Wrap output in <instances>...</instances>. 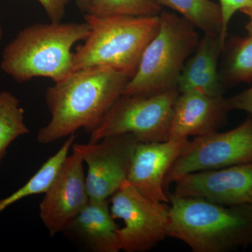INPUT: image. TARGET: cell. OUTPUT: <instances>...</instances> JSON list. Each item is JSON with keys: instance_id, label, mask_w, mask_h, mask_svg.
<instances>
[{"instance_id": "6da1fadb", "label": "cell", "mask_w": 252, "mask_h": 252, "mask_svg": "<svg viewBox=\"0 0 252 252\" xmlns=\"http://www.w3.org/2000/svg\"><path fill=\"white\" fill-rule=\"evenodd\" d=\"M130 77L107 67L85 68L55 83L46 92L51 120L38 131L39 143L48 144L84 128L91 134L122 95Z\"/></svg>"}, {"instance_id": "7a4b0ae2", "label": "cell", "mask_w": 252, "mask_h": 252, "mask_svg": "<svg viewBox=\"0 0 252 252\" xmlns=\"http://www.w3.org/2000/svg\"><path fill=\"white\" fill-rule=\"evenodd\" d=\"M167 236L193 252H225L252 245V205L225 206L170 194Z\"/></svg>"}, {"instance_id": "3957f363", "label": "cell", "mask_w": 252, "mask_h": 252, "mask_svg": "<svg viewBox=\"0 0 252 252\" xmlns=\"http://www.w3.org/2000/svg\"><path fill=\"white\" fill-rule=\"evenodd\" d=\"M90 32L86 21L31 25L3 50L0 67L17 82L36 77L59 82L73 72V46L85 40Z\"/></svg>"}, {"instance_id": "277c9868", "label": "cell", "mask_w": 252, "mask_h": 252, "mask_svg": "<svg viewBox=\"0 0 252 252\" xmlns=\"http://www.w3.org/2000/svg\"><path fill=\"white\" fill-rule=\"evenodd\" d=\"M91 32L76 49L73 72L94 67L113 68L132 78L142 54L157 34L160 17L84 14Z\"/></svg>"}, {"instance_id": "5b68a950", "label": "cell", "mask_w": 252, "mask_h": 252, "mask_svg": "<svg viewBox=\"0 0 252 252\" xmlns=\"http://www.w3.org/2000/svg\"><path fill=\"white\" fill-rule=\"evenodd\" d=\"M159 17L158 31L122 94H152L177 89L185 63L198 46V32L188 20L164 10Z\"/></svg>"}, {"instance_id": "8992f818", "label": "cell", "mask_w": 252, "mask_h": 252, "mask_svg": "<svg viewBox=\"0 0 252 252\" xmlns=\"http://www.w3.org/2000/svg\"><path fill=\"white\" fill-rule=\"evenodd\" d=\"M180 94L175 89L157 94H122L91 132L90 142L122 134H130L142 143L168 140Z\"/></svg>"}, {"instance_id": "52a82bcc", "label": "cell", "mask_w": 252, "mask_h": 252, "mask_svg": "<svg viewBox=\"0 0 252 252\" xmlns=\"http://www.w3.org/2000/svg\"><path fill=\"white\" fill-rule=\"evenodd\" d=\"M113 218L124 221L117 230L119 249L144 252L167 236L170 205L140 193L127 180L109 199Z\"/></svg>"}, {"instance_id": "ba28073f", "label": "cell", "mask_w": 252, "mask_h": 252, "mask_svg": "<svg viewBox=\"0 0 252 252\" xmlns=\"http://www.w3.org/2000/svg\"><path fill=\"white\" fill-rule=\"evenodd\" d=\"M252 162V118L225 132H211L189 140L164 180V189L194 172Z\"/></svg>"}, {"instance_id": "9c48e42d", "label": "cell", "mask_w": 252, "mask_h": 252, "mask_svg": "<svg viewBox=\"0 0 252 252\" xmlns=\"http://www.w3.org/2000/svg\"><path fill=\"white\" fill-rule=\"evenodd\" d=\"M138 141L130 134L108 136L97 142L74 144L88 167L86 189L91 200H106L127 175Z\"/></svg>"}, {"instance_id": "30bf717a", "label": "cell", "mask_w": 252, "mask_h": 252, "mask_svg": "<svg viewBox=\"0 0 252 252\" xmlns=\"http://www.w3.org/2000/svg\"><path fill=\"white\" fill-rule=\"evenodd\" d=\"M67 156L39 205V217L51 237L65 232L89 202L84 160L73 150Z\"/></svg>"}, {"instance_id": "8fae6325", "label": "cell", "mask_w": 252, "mask_h": 252, "mask_svg": "<svg viewBox=\"0 0 252 252\" xmlns=\"http://www.w3.org/2000/svg\"><path fill=\"white\" fill-rule=\"evenodd\" d=\"M172 195L225 205H252V162L189 174L176 180Z\"/></svg>"}, {"instance_id": "7c38bea8", "label": "cell", "mask_w": 252, "mask_h": 252, "mask_svg": "<svg viewBox=\"0 0 252 252\" xmlns=\"http://www.w3.org/2000/svg\"><path fill=\"white\" fill-rule=\"evenodd\" d=\"M189 142V139H185L153 143L138 142L127 180L147 198L170 203L164 189V180Z\"/></svg>"}, {"instance_id": "4fadbf2b", "label": "cell", "mask_w": 252, "mask_h": 252, "mask_svg": "<svg viewBox=\"0 0 252 252\" xmlns=\"http://www.w3.org/2000/svg\"><path fill=\"white\" fill-rule=\"evenodd\" d=\"M228 109L225 99L196 91L182 93L176 101L169 140H181L217 131Z\"/></svg>"}, {"instance_id": "5bb4252c", "label": "cell", "mask_w": 252, "mask_h": 252, "mask_svg": "<svg viewBox=\"0 0 252 252\" xmlns=\"http://www.w3.org/2000/svg\"><path fill=\"white\" fill-rule=\"evenodd\" d=\"M224 44L220 36L205 34L181 73L177 87L180 94L196 91L213 97L222 96L218 61Z\"/></svg>"}, {"instance_id": "9a60e30c", "label": "cell", "mask_w": 252, "mask_h": 252, "mask_svg": "<svg viewBox=\"0 0 252 252\" xmlns=\"http://www.w3.org/2000/svg\"><path fill=\"white\" fill-rule=\"evenodd\" d=\"M109 208V200H91L65 232H70L91 251L119 252L117 230Z\"/></svg>"}, {"instance_id": "2e32d148", "label": "cell", "mask_w": 252, "mask_h": 252, "mask_svg": "<svg viewBox=\"0 0 252 252\" xmlns=\"http://www.w3.org/2000/svg\"><path fill=\"white\" fill-rule=\"evenodd\" d=\"M156 1L162 7L165 6L180 14L190 21L195 28L203 31L205 34L220 36L221 39L223 21L220 4L210 0Z\"/></svg>"}, {"instance_id": "e0dca14e", "label": "cell", "mask_w": 252, "mask_h": 252, "mask_svg": "<svg viewBox=\"0 0 252 252\" xmlns=\"http://www.w3.org/2000/svg\"><path fill=\"white\" fill-rule=\"evenodd\" d=\"M75 139L74 134L69 136L59 150L41 165L39 170L28 182L11 195L1 199L0 214L7 207L26 197L45 193L59 172L63 162L67 157L69 149L72 147Z\"/></svg>"}, {"instance_id": "ac0fdd59", "label": "cell", "mask_w": 252, "mask_h": 252, "mask_svg": "<svg viewBox=\"0 0 252 252\" xmlns=\"http://www.w3.org/2000/svg\"><path fill=\"white\" fill-rule=\"evenodd\" d=\"M24 122V109L19 99L8 91L0 92V162L10 144L18 137L29 133Z\"/></svg>"}, {"instance_id": "d6986e66", "label": "cell", "mask_w": 252, "mask_h": 252, "mask_svg": "<svg viewBox=\"0 0 252 252\" xmlns=\"http://www.w3.org/2000/svg\"><path fill=\"white\" fill-rule=\"evenodd\" d=\"M162 7L156 0H91L86 14L97 16H158Z\"/></svg>"}, {"instance_id": "ffe728a7", "label": "cell", "mask_w": 252, "mask_h": 252, "mask_svg": "<svg viewBox=\"0 0 252 252\" xmlns=\"http://www.w3.org/2000/svg\"><path fill=\"white\" fill-rule=\"evenodd\" d=\"M225 75L235 82L252 80V34L239 40L230 51Z\"/></svg>"}, {"instance_id": "44dd1931", "label": "cell", "mask_w": 252, "mask_h": 252, "mask_svg": "<svg viewBox=\"0 0 252 252\" xmlns=\"http://www.w3.org/2000/svg\"><path fill=\"white\" fill-rule=\"evenodd\" d=\"M221 11L223 31L221 39L225 43L227 28L237 11H243L252 6V0H219Z\"/></svg>"}, {"instance_id": "7402d4cb", "label": "cell", "mask_w": 252, "mask_h": 252, "mask_svg": "<svg viewBox=\"0 0 252 252\" xmlns=\"http://www.w3.org/2000/svg\"><path fill=\"white\" fill-rule=\"evenodd\" d=\"M45 10L51 23H60L62 21L66 6L70 0H37Z\"/></svg>"}, {"instance_id": "603a6c76", "label": "cell", "mask_w": 252, "mask_h": 252, "mask_svg": "<svg viewBox=\"0 0 252 252\" xmlns=\"http://www.w3.org/2000/svg\"><path fill=\"white\" fill-rule=\"evenodd\" d=\"M225 106L228 110L245 111L250 113L252 117V86L233 97L225 99Z\"/></svg>"}, {"instance_id": "cb8c5ba5", "label": "cell", "mask_w": 252, "mask_h": 252, "mask_svg": "<svg viewBox=\"0 0 252 252\" xmlns=\"http://www.w3.org/2000/svg\"><path fill=\"white\" fill-rule=\"evenodd\" d=\"M77 4L78 8L81 10L82 12L86 13L89 11L90 7L91 0H74Z\"/></svg>"}, {"instance_id": "d4e9b609", "label": "cell", "mask_w": 252, "mask_h": 252, "mask_svg": "<svg viewBox=\"0 0 252 252\" xmlns=\"http://www.w3.org/2000/svg\"><path fill=\"white\" fill-rule=\"evenodd\" d=\"M248 16L250 17V21L247 25L246 29L248 30L249 34H252V14H248Z\"/></svg>"}, {"instance_id": "484cf974", "label": "cell", "mask_w": 252, "mask_h": 252, "mask_svg": "<svg viewBox=\"0 0 252 252\" xmlns=\"http://www.w3.org/2000/svg\"><path fill=\"white\" fill-rule=\"evenodd\" d=\"M243 13H244V14H245L246 15L252 14V6H251V7L249 8V9H247L244 10V11H243Z\"/></svg>"}, {"instance_id": "4316f807", "label": "cell", "mask_w": 252, "mask_h": 252, "mask_svg": "<svg viewBox=\"0 0 252 252\" xmlns=\"http://www.w3.org/2000/svg\"><path fill=\"white\" fill-rule=\"evenodd\" d=\"M2 36H3L2 28H1V25H0V42H1V39H2Z\"/></svg>"}]
</instances>
